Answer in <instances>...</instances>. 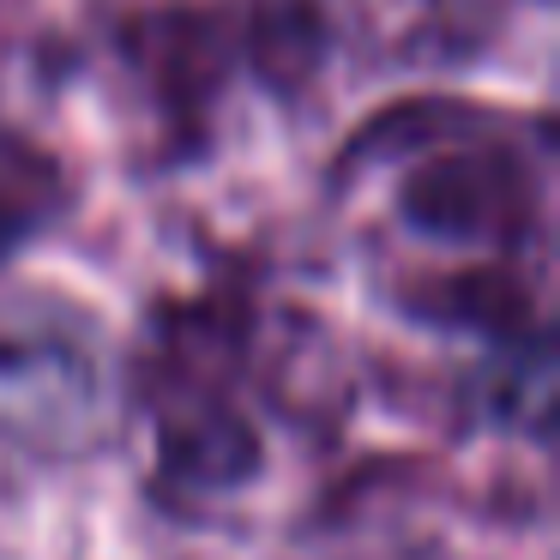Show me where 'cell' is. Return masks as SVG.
I'll return each instance as SVG.
<instances>
[{"mask_svg": "<svg viewBox=\"0 0 560 560\" xmlns=\"http://www.w3.org/2000/svg\"><path fill=\"white\" fill-rule=\"evenodd\" d=\"M133 392L163 500L242 494L271 464L266 410L283 398V314L242 278L170 295L139 338Z\"/></svg>", "mask_w": 560, "mask_h": 560, "instance_id": "obj_2", "label": "cell"}, {"mask_svg": "<svg viewBox=\"0 0 560 560\" xmlns=\"http://www.w3.org/2000/svg\"><path fill=\"white\" fill-rule=\"evenodd\" d=\"M61 199V175L19 139H0V254L25 242Z\"/></svg>", "mask_w": 560, "mask_h": 560, "instance_id": "obj_4", "label": "cell"}, {"mask_svg": "<svg viewBox=\"0 0 560 560\" xmlns=\"http://www.w3.org/2000/svg\"><path fill=\"white\" fill-rule=\"evenodd\" d=\"M103 55L163 163L206 158L247 97H290L326 55L314 0H109Z\"/></svg>", "mask_w": 560, "mask_h": 560, "instance_id": "obj_3", "label": "cell"}, {"mask_svg": "<svg viewBox=\"0 0 560 560\" xmlns=\"http://www.w3.org/2000/svg\"><path fill=\"white\" fill-rule=\"evenodd\" d=\"M331 211L398 314L548 368V121L392 103L338 151Z\"/></svg>", "mask_w": 560, "mask_h": 560, "instance_id": "obj_1", "label": "cell"}]
</instances>
